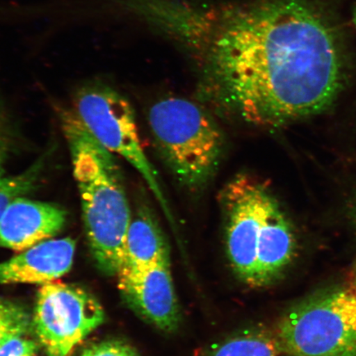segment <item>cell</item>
I'll return each mask as SVG.
<instances>
[{
	"instance_id": "obj_1",
	"label": "cell",
	"mask_w": 356,
	"mask_h": 356,
	"mask_svg": "<svg viewBox=\"0 0 356 356\" xmlns=\"http://www.w3.org/2000/svg\"><path fill=\"white\" fill-rule=\"evenodd\" d=\"M188 60L198 92L243 122L280 127L330 111L348 80L337 21L319 0H123Z\"/></svg>"
},
{
	"instance_id": "obj_2",
	"label": "cell",
	"mask_w": 356,
	"mask_h": 356,
	"mask_svg": "<svg viewBox=\"0 0 356 356\" xmlns=\"http://www.w3.org/2000/svg\"><path fill=\"white\" fill-rule=\"evenodd\" d=\"M60 117L72 160L89 249L102 273L118 275L132 219L121 169L113 154L89 133L74 110L62 109Z\"/></svg>"
},
{
	"instance_id": "obj_3",
	"label": "cell",
	"mask_w": 356,
	"mask_h": 356,
	"mask_svg": "<svg viewBox=\"0 0 356 356\" xmlns=\"http://www.w3.org/2000/svg\"><path fill=\"white\" fill-rule=\"evenodd\" d=\"M149 123L160 154L182 185L199 189L211 180L224 154L225 138L204 106L168 97L151 106Z\"/></svg>"
},
{
	"instance_id": "obj_4",
	"label": "cell",
	"mask_w": 356,
	"mask_h": 356,
	"mask_svg": "<svg viewBox=\"0 0 356 356\" xmlns=\"http://www.w3.org/2000/svg\"><path fill=\"white\" fill-rule=\"evenodd\" d=\"M275 337L288 356H356V296L347 286L312 293L284 314Z\"/></svg>"
},
{
	"instance_id": "obj_5",
	"label": "cell",
	"mask_w": 356,
	"mask_h": 356,
	"mask_svg": "<svg viewBox=\"0 0 356 356\" xmlns=\"http://www.w3.org/2000/svg\"><path fill=\"white\" fill-rule=\"evenodd\" d=\"M73 110L106 149L121 156L143 177L172 228L175 218L169 209L152 164L140 143L135 113L130 102L105 79H88L75 88Z\"/></svg>"
},
{
	"instance_id": "obj_6",
	"label": "cell",
	"mask_w": 356,
	"mask_h": 356,
	"mask_svg": "<svg viewBox=\"0 0 356 356\" xmlns=\"http://www.w3.org/2000/svg\"><path fill=\"white\" fill-rule=\"evenodd\" d=\"M104 319V309L91 293L53 282L39 289L33 327L48 356H70Z\"/></svg>"
},
{
	"instance_id": "obj_7",
	"label": "cell",
	"mask_w": 356,
	"mask_h": 356,
	"mask_svg": "<svg viewBox=\"0 0 356 356\" xmlns=\"http://www.w3.org/2000/svg\"><path fill=\"white\" fill-rule=\"evenodd\" d=\"M270 194L268 186L247 175L234 178L222 191L227 254L238 277L252 287H256L258 246Z\"/></svg>"
},
{
	"instance_id": "obj_8",
	"label": "cell",
	"mask_w": 356,
	"mask_h": 356,
	"mask_svg": "<svg viewBox=\"0 0 356 356\" xmlns=\"http://www.w3.org/2000/svg\"><path fill=\"white\" fill-rule=\"evenodd\" d=\"M170 260L120 271L119 289L131 308L159 330L175 332L181 323Z\"/></svg>"
},
{
	"instance_id": "obj_9",
	"label": "cell",
	"mask_w": 356,
	"mask_h": 356,
	"mask_svg": "<svg viewBox=\"0 0 356 356\" xmlns=\"http://www.w3.org/2000/svg\"><path fill=\"white\" fill-rule=\"evenodd\" d=\"M66 220L67 213L56 204L17 198L0 220V247L24 251L56 237Z\"/></svg>"
},
{
	"instance_id": "obj_10",
	"label": "cell",
	"mask_w": 356,
	"mask_h": 356,
	"mask_svg": "<svg viewBox=\"0 0 356 356\" xmlns=\"http://www.w3.org/2000/svg\"><path fill=\"white\" fill-rule=\"evenodd\" d=\"M76 243L70 238H51L0 262V284L56 282L73 266Z\"/></svg>"
},
{
	"instance_id": "obj_11",
	"label": "cell",
	"mask_w": 356,
	"mask_h": 356,
	"mask_svg": "<svg viewBox=\"0 0 356 356\" xmlns=\"http://www.w3.org/2000/svg\"><path fill=\"white\" fill-rule=\"evenodd\" d=\"M265 218L258 247L256 287L270 286L282 277L297 251L295 229L273 193L267 202Z\"/></svg>"
},
{
	"instance_id": "obj_12",
	"label": "cell",
	"mask_w": 356,
	"mask_h": 356,
	"mask_svg": "<svg viewBox=\"0 0 356 356\" xmlns=\"http://www.w3.org/2000/svg\"><path fill=\"white\" fill-rule=\"evenodd\" d=\"M166 260H170V253L163 231L152 213L142 208L129 226L122 269Z\"/></svg>"
},
{
	"instance_id": "obj_13",
	"label": "cell",
	"mask_w": 356,
	"mask_h": 356,
	"mask_svg": "<svg viewBox=\"0 0 356 356\" xmlns=\"http://www.w3.org/2000/svg\"><path fill=\"white\" fill-rule=\"evenodd\" d=\"M277 337L265 330L245 332L222 342L207 356H277Z\"/></svg>"
},
{
	"instance_id": "obj_14",
	"label": "cell",
	"mask_w": 356,
	"mask_h": 356,
	"mask_svg": "<svg viewBox=\"0 0 356 356\" xmlns=\"http://www.w3.org/2000/svg\"><path fill=\"white\" fill-rule=\"evenodd\" d=\"M42 160L39 159L24 172L0 177V220L16 199L24 197L34 190L42 175Z\"/></svg>"
},
{
	"instance_id": "obj_15",
	"label": "cell",
	"mask_w": 356,
	"mask_h": 356,
	"mask_svg": "<svg viewBox=\"0 0 356 356\" xmlns=\"http://www.w3.org/2000/svg\"><path fill=\"white\" fill-rule=\"evenodd\" d=\"M32 327L24 306L0 297V346L13 337L26 336Z\"/></svg>"
},
{
	"instance_id": "obj_16",
	"label": "cell",
	"mask_w": 356,
	"mask_h": 356,
	"mask_svg": "<svg viewBox=\"0 0 356 356\" xmlns=\"http://www.w3.org/2000/svg\"><path fill=\"white\" fill-rule=\"evenodd\" d=\"M13 152V134L6 109L0 101V177L6 175V168Z\"/></svg>"
},
{
	"instance_id": "obj_17",
	"label": "cell",
	"mask_w": 356,
	"mask_h": 356,
	"mask_svg": "<svg viewBox=\"0 0 356 356\" xmlns=\"http://www.w3.org/2000/svg\"><path fill=\"white\" fill-rule=\"evenodd\" d=\"M80 356H139L130 345L118 340L99 342L87 347Z\"/></svg>"
},
{
	"instance_id": "obj_18",
	"label": "cell",
	"mask_w": 356,
	"mask_h": 356,
	"mask_svg": "<svg viewBox=\"0 0 356 356\" xmlns=\"http://www.w3.org/2000/svg\"><path fill=\"white\" fill-rule=\"evenodd\" d=\"M25 336L11 338L0 346V356H33L39 346Z\"/></svg>"
},
{
	"instance_id": "obj_19",
	"label": "cell",
	"mask_w": 356,
	"mask_h": 356,
	"mask_svg": "<svg viewBox=\"0 0 356 356\" xmlns=\"http://www.w3.org/2000/svg\"><path fill=\"white\" fill-rule=\"evenodd\" d=\"M347 286H348L350 291L356 296V266H355L354 268L351 270L350 273Z\"/></svg>"
},
{
	"instance_id": "obj_20",
	"label": "cell",
	"mask_w": 356,
	"mask_h": 356,
	"mask_svg": "<svg viewBox=\"0 0 356 356\" xmlns=\"http://www.w3.org/2000/svg\"><path fill=\"white\" fill-rule=\"evenodd\" d=\"M353 220L354 225L355 227V230H356V204H355V207H354L353 211Z\"/></svg>"
},
{
	"instance_id": "obj_21",
	"label": "cell",
	"mask_w": 356,
	"mask_h": 356,
	"mask_svg": "<svg viewBox=\"0 0 356 356\" xmlns=\"http://www.w3.org/2000/svg\"><path fill=\"white\" fill-rule=\"evenodd\" d=\"M353 22H354V24H355V26L356 29V10L354 12V15H353Z\"/></svg>"
}]
</instances>
